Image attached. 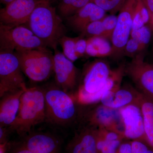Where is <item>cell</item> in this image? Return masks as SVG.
<instances>
[{"label":"cell","instance_id":"1","mask_svg":"<svg viewBox=\"0 0 153 153\" xmlns=\"http://www.w3.org/2000/svg\"><path fill=\"white\" fill-rule=\"evenodd\" d=\"M29 27L44 44L53 49L57 48L59 40L65 36L66 29L49 0H41L28 23Z\"/></svg>","mask_w":153,"mask_h":153},{"label":"cell","instance_id":"26","mask_svg":"<svg viewBox=\"0 0 153 153\" xmlns=\"http://www.w3.org/2000/svg\"><path fill=\"white\" fill-rule=\"evenodd\" d=\"M125 0H91L93 2L105 12H109L112 15L120 10Z\"/></svg>","mask_w":153,"mask_h":153},{"label":"cell","instance_id":"33","mask_svg":"<svg viewBox=\"0 0 153 153\" xmlns=\"http://www.w3.org/2000/svg\"><path fill=\"white\" fill-rule=\"evenodd\" d=\"M8 128L0 126V143L9 141V134L10 133Z\"/></svg>","mask_w":153,"mask_h":153},{"label":"cell","instance_id":"23","mask_svg":"<svg viewBox=\"0 0 153 153\" xmlns=\"http://www.w3.org/2000/svg\"><path fill=\"white\" fill-rule=\"evenodd\" d=\"M76 38L64 36L59 40V44L63 49V54L67 58L74 62L79 59L75 52Z\"/></svg>","mask_w":153,"mask_h":153},{"label":"cell","instance_id":"31","mask_svg":"<svg viewBox=\"0 0 153 153\" xmlns=\"http://www.w3.org/2000/svg\"><path fill=\"white\" fill-rule=\"evenodd\" d=\"M9 153H33L22 146L19 142H12V147Z\"/></svg>","mask_w":153,"mask_h":153},{"label":"cell","instance_id":"8","mask_svg":"<svg viewBox=\"0 0 153 153\" xmlns=\"http://www.w3.org/2000/svg\"><path fill=\"white\" fill-rule=\"evenodd\" d=\"M136 3L137 0H125L120 10L117 24L111 39V57L114 59L118 60L123 56L124 48L130 38Z\"/></svg>","mask_w":153,"mask_h":153},{"label":"cell","instance_id":"10","mask_svg":"<svg viewBox=\"0 0 153 153\" xmlns=\"http://www.w3.org/2000/svg\"><path fill=\"white\" fill-rule=\"evenodd\" d=\"M83 119L88 126L106 129L117 132L124 137L123 127L119 109L101 104L86 112Z\"/></svg>","mask_w":153,"mask_h":153},{"label":"cell","instance_id":"9","mask_svg":"<svg viewBox=\"0 0 153 153\" xmlns=\"http://www.w3.org/2000/svg\"><path fill=\"white\" fill-rule=\"evenodd\" d=\"M125 73L141 93L153 100V65L145 62L143 53L126 65Z\"/></svg>","mask_w":153,"mask_h":153},{"label":"cell","instance_id":"11","mask_svg":"<svg viewBox=\"0 0 153 153\" xmlns=\"http://www.w3.org/2000/svg\"><path fill=\"white\" fill-rule=\"evenodd\" d=\"M119 110L125 139L147 142L143 115L140 104L137 102L128 105Z\"/></svg>","mask_w":153,"mask_h":153},{"label":"cell","instance_id":"22","mask_svg":"<svg viewBox=\"0 0 153 153\" xmlns=\"http://www.w3.org/2000/svg\"><path fill=\"white\" fill-rule=\"evenodd\" d=\"M150 16L143 0H137L134 12L132 31L137 30L150 22Z\"/></svg>","mask_w":153,"mask_h":153},{"label":"cell","instance_id":"36","mask_svg":"<svg viewBox=\"0 0 153 153\" xmlns=\"http://www.w3.org/2000/svg\"><path fill=\"white\" fill-rule=\"evenodd\" d=\"M15 0H1V2L3 4H4L6 6L8 5L9 4H10L13 1Z\"/></svg>","mask_w":153,"mask_h":153},{"label":"cell","instance_id":"13","mask_svg":"<svg viewBox=\"0 0 153 153\" xmlns=\"http://www.w3.org/2000/svg\"><path fill=\"white\" fill-rule=\"evenodd\" d=\"M54 50L53 71L57 86L71 95V92L76 87L77 83V68L73 62L57 48Z\"/></svg>","mask_w":153,"mask_h":153},{"label":"cell","instance_id":"32","mask_svg":"<svg viewBox=\"0 0 153 153\" xmlns=\"http://www.w3.org/2000/svg\"><path fill=\"white\" fill-rule=\"evenodd\" d=\"M116 153H132L131 141L123 142Z\"/></svg>","mask_w":153,"mask_h":153},{"label":"cell","instance_id":"34","mask_svg":"<svg viewBox=\"0 0 153 153\" xmlns=\"http://www.w3.org/2000/svg\"><path fill=\"white\" fill-rule=\"evenodd\" d=\"M12 142L9 141L0 143V153H9L11 147Z\"/></svg>","mask_w":153,"mask_h":153},{"label":"cell","instance_id":"2","mask_svg":"<svg viewBox=\"0 0 153 153\" xmlns=\"http://www.w3.org/2000/svg\"><path fill=\"white\" fill-rule=\"evenodd\" d=\"M44 121L46 110L44 89L38 87L27 88L21 96L19 113L8 128L9 130L22 137Z\"/></svg>","mask_w":153,"mask_h":153},{"label":"cell","instance_id":"18","mask_svg":"<svg viewBox=\"0 0 153 153\" xmlns=\"http://www.w3.org/2000/svg\"><path fill=\"white\" fill-rule=\"evenodd\" d=\"M25 90L8 92L1 97L0 126L9 128L14 122L19 113L21 96Z\"/></svg>","mask_w":153,"mask_h":153},{"label":"cell","instance_id":"16","mask_svg":"<svg viewBox=\"0 0 153 153\" xmlns=\"http://www.w3.org/2000/svg\"><path fill=\"white\" fill-rule=\"evenodd\" d=\"M97 140V129L86 126L75 133L66 146L65 153H98Z\"/></svg>","mask_w":153,"mask_h":153},{"label":"cell","instance_id":"21","mask_svg":"<svg viewBox=\"0 0 153 153\" xmlns=\"http://www.w3.org/2000/svg\"><path fill=\"white\" fill-rule=\"evenodd\" d=\"M91 0H60L58 8L60 15L67 19L91 2Z\"/></svg>","mask_w":153,"mask_h":153},{"label":"cell","instance_id":"30","mask_svg":"<svg viewBox=\"0 0 153 153\" xmlns=\"http://www.w3.org/2000/svg\"><path fill=\"white\" fill-rule=\"evenodd\" d=\"M87 46V39L81 37H76L75 44V52L78 58H81L85 55Z\"/></svg>","mask_w":153,"mask_h":153},{"label":"cell","instance_id":"25","mask_svg":"<svg viewBox=\"0 0 153 153\" xmlns=\"http://www.w3.org/2000/svg\"><path fill=\"white\" fill-rule=\"evenodd\" d=\"M80 36L86 38L93 37L105 38V30L102 20L95 21L89 24L82 33Z\"/></svg>","mask_w":153,"mask_h":153},{"label":"cell","instance_id":"24","mask_svg":"<svg viewBox=\"0 0 153 153\" xmlns=\"http://www.w3.org/2000/svg\"><path fill=\"white\" fill-rule=\"evenodd\" d=\"M130 37L137 41L143 52L150 41V29L146 25H145L137 30L131 31Z\"/></svg>","mask_w":153,"mask_h":153},{"label":"cell","instance_id":"17","mask_svg":"<svg viewBox=\"0 0 153 153\" xmlns=\"http://www.w3.org/2000/svg\"><path fill=\"white\" fill-rule=\"evenodd\" d=\"M105 13L103 9L91 2L66 19L73 30L81 33L90 23L102 20L105 16Z\"/></svg>","mask_w":153,"mask_h":153},{"label":"cell","instance_id":"27","mask_svg":"<svg viewBox=\"0 0 153 153\" xmlns=\"http://www.w3.org/2000/svg\"><path fill=\"white\" fill-rule=\"evenodd\" d=\"M105 30V38L111 40L113 34L116 27L117 17L115 15H111L105 16L102 20Z\"/></svg>","mask_w":153,"mask_h":153},{"label":"cell","instance_id":"37","mask_svg":"<svg viewBox=\"0 0 153 153\" xmlns=\"http://www.w3.org/2000/svg\"><path fill=\"white\" fill-rule=\"evenodd\" d=\"M150 22L151 23H152V25L153 26V18L152 19V21H151Z\"/></svg>","mask_w":153,"mask_h":153},{"label":"cell","instance_id":"7","mask_svg":"<svg viewBox=\"0 0 153 153\" xmlns=\"http://www.w3.org/2000/svg\"><path fill=\"white\" fill-rule=\"evenodd\" d=\"M19 59L15 52H0V97L5 94L27 89Z\"/></svg>","mask_w":153,"mask_h":153},{"label":"cell","instance_id":"19","mask_svg":"<svg viewBox=\"0 0 153 153\" xmlns=\"http://www.w3.org/2000/svg\"><path fill=\"white\" fill-rule=\"evenodd\" d=\"M137 102L143 115L147 142L153 149V100L140 91Z\"/></svg>","mask_w":153,"mask_h":153},{"label":"cell","instance_id":"14","mask_svg":"<svg viewBox=\"0 0 153 153\" xmlns=\"http://www.w3.org/2000/svg\"><path fill=\"white\" fill-rule=\"evenodd\" d=\"M19 143L33 153H60L61 151L60 140L48 133L30 132Z\"/></svg>","mask_w":153,"mask_h":153},{"label":"cell","instance_id":"15","mask_svg":"<svg viewBox=\"0 0 153 153\" xmlns=\"http://www.w3.org/2000/svg\"><path fill=\"white\" fill-rule=\"evenodd\" d=\"M121 82L116 84L105 93L100 102L105 106L119 109L128 105L137 102L140 91L131 86H121Z\"/></svg>","mask_w":153,"mask_h":153},{"label":"cell","instance_id":"6","mask_svg":"<svg viewBox=\"0 0 153 153\" xmlns=\"http://www.w3.org/2000/svg\"><path fill=\"white\" fill-rule=\"evenodd\" d=\"M47 47L25 25L10 27L0 24V50L14 52Z\"/></svg>","mask_w":153,"mask_h":153},{"label":"cell","instance_id":"20","mask_svg":"<svg viewBox=\"0 0 153 153\" xmlns=\"http://www.w3.org/2000/svg\"><path fill=\"white\" fill-rule=\"evenodd\" d=\"M87 39V46L85 55L94 57L111 56L112 44L108 39L102 37H93Z\"/></svg>","mask_w":153,"mask_h":153},{"label":"cell","instance_id":"3","mask_svg":"<svg viewBox=\"0 0 153 153\" xmlns=\"http://www.w3.org/2000/svg\"><path fill=\"white\" fill-rule=\"evenodd\" d=\"M109 64L105 60H96L85 69L82 82L74 98L82 105L94 104L100 102L112 85L106 82L112 73Z\"/></svg>","mask_w":153,"mask_h":153},{"label":"cell","instance_id":"4","mask_svg":"<svg viewBox=\"0 0 153 153\" xmlns=\"http://www.w3.org/2000/svg\"><path fill=\"white\" fill-rule=\"evenodd\" d=\"M44 91L46 121L58 126L71 125L76 116L74 97L57 86H51Z\"/></svg>","mask_w":153,"mask_h":153},{"label":"cell","instance_id":"5","mask_svg":"<svg viewBox=\"0 0 153 153\" xmlns=\"http://www.w3.org/2000/svg\"><path fill=\"white\" fill-rule=\"evenodd\" d=\"M22 72L31 81L47 80L53 71V55L48 49H35L15 52Z\"/></svg>","mask_w":153,"mask_h":153},{"label":"cell","instance_id":"12","mask_svg":"<svg viewBox=\"0 0 153 153\" xmlns=\"http://www.w3.org/2000/svg\"><path fill=\"white\" fill-rule=\"evenodd\" d=\"M41 0H15L0 10L1 25L14 27L28 24Z\"/></svg>","mask_w":153,"mask_h":153},{"label":"cell","instance_id":"29","mask_svg":"<svg viewBox=\"0 0 153 153\" xmlns=\"http://www.w3.org/2000/svg\"><path fill=\"white\" fill-rule=\"evenodd\" d=\"M132 153H153V149L147 142L136 140L131 141Z\"/></svg>","mask_w":153,"mask_h":153},{"label":"cell","instance_id":"28","mask_svg":"<svg viewBox=\"0 0 153 153\" xmlns=\"http://www.w3.org/2000/svg\"><path fill=\"white\" fill-rule=\"evenodd\" d=\"M141 53L143 52L140 44L136 40L130 37L124 48L123 56L133 59Z\"/></svg>","mask_w":153,"mask_h":153},{"label":"cell","instance_id":"35","mask_svg":"<svg viewBox=\"0 0 153 153\" xmlns=\"http://www.w3.org/2000/svg\"><path fill=\"white\" fill-rule=\"evenodd\" d=\"M143 1L149 13L150 22H151L153 18V0H143Z\"/></svg>","mask_w":153,"mask_h":153}]
</instances>
